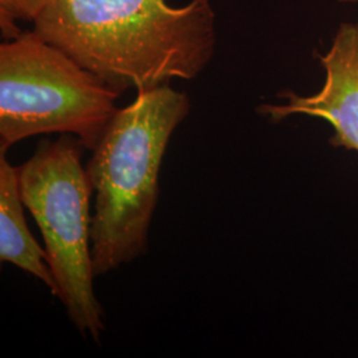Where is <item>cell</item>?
I'll use <instances>...</instances> for the list:
<instances>
[{
	"label": "cell",
	"instance_id": "1",
	"mask_svg": "<svg viewBox=\"0 0 358 358\" xmlns=\"http://www.w3.org/2000/svg\"><path fill=\"white\" fill-rule=\"evenodd\" d=\"M34 26L120 93L192 80L217 47L210 0H50Z\"/></svg>",
	"mask_w": 358,
	"mask_h": 358
},
{
	"label": "cell",
	"instance_id": "2",
	"mask_svg": "<svg viewBox=\"0 0 358 358\" xmlns=\"http://www.w3.org/2000/svg\"><path fill=\"white\" fill-rule=\"evenodd\" d=\"M189 112V96L170 84L140 90L117 110L92 152L85 169L96 194L90 229L96 278L146 254L162 159Z\"/></svg>",
	"mask_w": 358,
	"mask_h": 358
},
{
	"label": "cell",
	"instance_id": "3",
	"mask_svg": "<svg viewBox=\"0 0 358 358\" xmlns=\"http://www.w3.org/2000/svg\"><path fill=\"white\" fill-rule=\"evenodd\" d=\"M120 92L35 31L0 44V152L38 134H72L93 152Z\"/></svg>",
	"mask_w": 358,
	"mask_h": 358
},
{
	"label": "cell",
	"instance_id": "4",
	"mask_svg": "<svg viewBox=\"0 0 358 358\" xmlns=\"http://www.w3.org/2000/svg\"><path fill=\"white\" fill-rule=\"evenodd\" d=\"M84 150L72 134H60L56 141L43 140L34 155L17 167V176L24 206L44 241L57 297L77 331L99 343L105 331V313L93 285V189L83 166Z\"/></svg>",
	"mask_w": 358,
	"mask_h": 358
},
{
	"label": "cell",
	"instance_id": "5",
	"mask_svg": "<svg viewBox=\"0 0 358 358\" xmlns=\"http://www.w3.org/2000/svg\"><path fill=\"white\" fill-rule=\"evenodd\" d=\"M319 59L327 73L319 93L288 92L285 105H262L259 112L272 121L294 115L322 118L334 129L332 145L358 153V23L341 24L331 50Z\"/></svg>",
	"mask_w": 358,
	"mask_h": 358
},
{
	"label": "cell",
	"instance_id": "6",
	"mask_svg": "<svg viewBox=\"0 0 358 358\" xmlns=\"http://www.w3.org/2000/svg\"><path fill=\"white\" fill-rule=\"evenodd\" d=\"M23 207L17 167L10 164L7 153L0 152V260L31 273L57 297L59 289L45 250L28 229Z\"/></svg>",
	"mask_w": 358,
	"mask_h": 358
},
{
	"label": "cell",
	"instance_id": "7",
	"mask_svg": "<svg viewBox=\"0 0 358 358\" xmlns=\"http://www.w3.org/2000/svg\"><path fill=\"white\" fill-rule=\"evenodd\" d=\"M50 0H0V27L3 36L10 40L16 38L22 29L17 20L34 22Z\"/></svg>",
	"mask_w": 358,
	"mask_h": 358
},
{
	"label": "cell",
	"instance_id": "8",
	"mask_svg": "<svg viewBox=\"0 0 358 358\" xmlns=\"http://www.w3.org/2000/svg\"><path fill=\"white\" fill-rule=\"evenodd\" d=\"M338 1H349V3H353V1H358V0H338Z\"/></svg>",
	"mask_w": 358,
	"mask_h": 358
}]
</instances>
